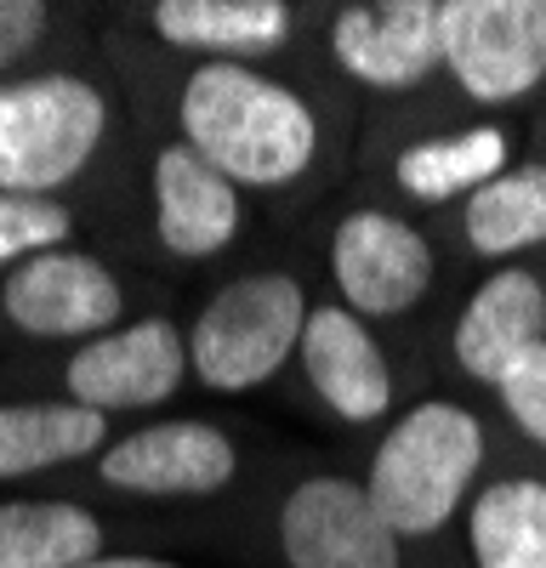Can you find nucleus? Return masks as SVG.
<instances>
[{
	"label": "nucleus",
	"instance_id": "obj_4",
	"mask_svg": "<svg viewBox=\"0 0 546 568\" xmlns=\"http://www.w3.org/2000/svg\"><path fill=\"white\" fill-rule=\"evenodd\" d=\"M302 324L307 296L291 273H245L200 307L189 329V369L211 393H251L285 369Z\"/></svg>",
	"mask_w": 546,
	"mask_h": 568
},
{
	"label": "nucleus",
	"instance_id": "obj_17",
	"mask_svg": "<svg viewBox=\"0 0 546 568\" xmlns=\"http://www.w3.org/2000/svg\"><path fill=\"white\" fill-rule=\"evenodd\" d=\"M473 568H546V484L495 478L467 506Z\"/></svg>",
	"mask_w": 546,
	"mask_h": 568
},
{
	"label": "nucleus",
	"instance_id": "obj_23",
	"mask_svg": "<svg viewBox=\"0 0 546 568\" xmlns=\"http://www.w3.org/2000/svg\"><path fill=\"white\" fill-rule=\"evenodd\" d=\"M40 34H46L40 0H0V69H12L23 52H34Z\"/></svg>",
	"mask_w": 546,
	"mask_h": 568
},
{
	"label": "nucleus",
	"instance_id": "obj_3",
	"mask_svg": "<svg viewBox=\"0 0 546 568\" xmlns=\"http://www.w3.org/2000/svg\"><path fill=\"white\" fill-rule=\"evenodd\" d=\"M103 131L109 103L80 74H34L0 85V194L52 200L91 165Z\"/></svg>",
	"mask_w": 546,
	"mask_h": 568
},
{
	"label": "nucleus",
	"instance_id": "obj_24",
	"mask_svg": "<svg viewBox=\"0 0 546 568\" xmlns=\"http://www.w3.org/2000/svg\"><path fill=\"white\" fill-rule=\"evenodd\" d=\"M80 568H176V562H165V557H91Z\"/></svg>",
	"mask_w": 546,
	"mask_h": 568
},
{
	"label": "nucleus",
	"instance_id": "obj_9",
	"mask_svg": "<svg viewBox=\"0 0 546 568\" xmlns=\"http://www.w3.org/2000/svg\"><path fill=\"white\" fill-rule=\"evenodd\" d=\"M182 375H189L182 329L171 318H136L98 342H85L63 369V387H69V404L114 415V409L165 404L182 387Z\"/></svg>",
	"mask_w": 546,
	"mask_h": 568
},
{
	"label": "nucleus",
	"instance_id": "obj_16",
	"mask_svg": "<svg viewBox=\"0 0 546 568\" xmlns=\"http://www.w3.org/2000/svg\"><path fill=\"white\" fill-rule=\"evenodd\" d=\"M507 165H513V131L507 125H467L455 136H433V142L404 149L398 165H393V182L410 200L444 205L455 194L473 200L478 187H489Z\"/></svg>",
	"mask_w": 546,
	"mask_h": 568
},
{
	"label": "nucleus",
	"instance_id": "obj_21",
	"mask_svg": "<svg viewBox=\"0 0 546 568\" xmlns=\"http://www.w3.org/2000/svg\"><path fill=\"white\" fill-rule=\"evenodd\" d=\"M69 233H74V216L58 200L0 194V267H18L40 251H63Z\"/></svg>",
	"mask_w": 546,
	"mask_h": 568
},
{
	"label": "nucleus",
	"instance_id": "obj_10",
	"mask_svg": "<svg viewBox=\"0 0 546 568\" xmlns=\"http://www.w3.org/2000/svg\"><path fill=\"white\" fill-rule=\"evenodd\" d=\"M240 449L234 438L211 420H154L136 426L131 438L103 449L98 478L125 495H149V500H200L234 484Z\"/></svg>",
	"mask_w": 546,
	"mask_h": 568
},
{
	"label": "nucleus",
	"instance_id": "obj_1",
	"mask_svg": "<svg viewBox=\"0 0 546 568\" xmlns=\"http://www.w3.org/2000/svg\"><path fill=\"white\" fill-rule=\"evenodd\" d=\"M182 142L234 187H285L318 154V120L291 85L251 63H200L182 85Z\"/></svg>",
	"mask_w": 546,
	"mask_h": 568
},
{
	"label": "nucleus",
	"instance_id": "obj_5",
	"mask_svg": "<svg viewBox=\"0 0 546 568\" xmlns=\"http://www.w3.org/2000/svg\"><path fill=\"white\" fill-rule=\"evenodd\" d=\"M444 69L473 103H518L546 80V0H444Z\"/></svg>",
	"mask_w": 546,
	"mask_h": 568
},
{
	"label": "nucleus",
	"instance_id": "obj_22",
	"mask_svg": "<svg viewBox=\"0 0 546 568\" xmlns=\"http://www.w3.org/2000/svg\"><path fill=\"white\" fill-rule=\"evenodd\" d=\"M495 393H501V409L513 415L518 433H524L529 444H540V449H546V342H540V347H529L507 375H501Z\"/></svg>",
	"mask_w": 546,
	"mask_h": 568
},
{
	"label": "nucleus",
	"instance_id": "obj_7",
	"mask_svg": "<svg viewBox=\"0 0 546 568\" xmlns=\"http://www.w3.org/2000/svg\"><path fill=\"white\" fill-rule=\"evenodd\" d=\"M331 273L347 313L393 318L427 296L433 245L393 211H347L331 233Z\"/></svg>",
	"mask_w": 546,
	"mask_h": 568
},
{
	"label": "nucleus",
	"instance_id": "obj_13",
	"mask_svg": "<svg viewBox=\"0 0 546 568\" xmlns=\"http://www.w3.org/2000/svg\"><path fill=\"white\" fill-rule=\"evenodd\" d=\"M154 233L182 262H205L240 233V187L189 142H165L154 154Z\"/></svg>",
	"mask_w": 546,
	"mask_h": 568
},
{
	"label": "nucleus",
	"instance_id": "obj_20",
	"mask_svg": "<svg viewBox=\"0 0 546 568\" xmlns=\"http://www.w3.org/2000/svg\"><path fill=\"white\" fill-rule=\"evenodd\" d=\"M462 227H467V245L495 262L546 245V160L507 165L489 187H478L462 205Z\"/></svg>",
	"mask_w": 546,
	"mask_h": 568
},
{
	"label": "nucleus",
	"instance_id": "obj_19",
	"mask_svg": "<svg viewBox=\"0 0 546 568\" xmlns=\"http://www.w3.org/2000/svg\"><path fill=\"white\" fill-rule=\"evenodd\" d=\"M103 557V524L74 500L0 506V568H80Z\"/></svg>",
	"mask_w": 546,
	"mask_h": 568
},
{
	"label": "nucleus",
	"instance_id": "obj_12",
	"mask_svg": "<svg viewBox=\"0 0 546 568\" xmlns=\"http://www.w3.org/2000/svg\"><path fill=\"white\" fill-rule=\"evenodd\" d=\"M296 358H302L307 387L318 393V404H325L336 420L371 426V420H382V415L393 409V369H387V353L376 347L371 324H364L358 313H347L342 302L307 307Z\"/></svg>",
	"mask_w": 546,
	"mask_h": 568
},
{
	"label": "nucleus",
	"instance_id": "obj_8",
	"mask_svg": "<svg viewBox=\"0 0 546 568\" xmlns=\"http://www.w3.org/2000/svg\"><path fill=\"white\" fill-rule=\"evenodd\" d=\"M0 307L40 342H69V336H109L120 329L125 313V291L120 278L85 251H40L29 262H18L0 284Z\"/></svg>",
	"mask_w": 546,
	"mask_h": 568
},
{
	"label": "nucleus",
	"instance_id": "obj_6",
	"mask_svg": "<svg viewBox=\"0 0 546 568\" xmlns=\"http://www.w3.org/2000/svg\"><path fill=\"white\" fill-rule=\"evenodd\" d=\"M280 551L291 568H398L404 540L376 517L364 484L318 471L280 506Z\"/></svg>",
	"mask_w": 546,
	"mask_h": 568
},
{
	"label": "nucleus",
	"instance_id": "obj_14",
	"mask_svg": "<svg viewBox=\"0 0 546 568\" xmlns=\"http://www.w3.org/2000/svg\"><path fill=\"white\" fill-rule=\"evenodd\" d=\"M540 342H546V278L529 267H495L455 318V364L484 387H495Z\"/></svg>",
	"mask_w": 546,
	"mask_h": 568
},
{
	"label": "nucleus",
	"instance_id": "obj_2",
	"mask_svg": "<svg viewBox=\"0 0 546 568\" xmlns=\"http://www.w3.org/2000/svg\"><path fill=\"white\" fill-rule=\"evenodd\" d=\"M478 466H484L478 415L449 398H427L387 426V438L371 455V471H364V495L398 540H422L462 511Z\"/></svg>",
	"mask_w": 546,
	"mask_h": 568
},
{
	"label": "nucleus",
	"instance_id": "obj_18",
	"mask_svg": "<svg viewBox=\"0 0 546 568\" xmlns=\"http://www.w3.org/2000/svg\"><path fill=\"white\" fill-rule=\"evenodd\" d=\"M103 433L109 415L80 404H0V478L85 460L91 449H103Z\"/></svg>",
	"mask_w": 546,
	"mask_h": 568
},
{
	"label": "nucleus",
	"instance_id": "obj_11",
	"mask_svg": "<svg viewBox=\"0 0 546 568\" xmlns=\"http://www.w3.org/2000/svg\"><path fill=\"white\" fill-rule=\"evenodd\" d=\"M336 63L371 91H410L444 69V0H364L331 23Z\"/></svg>",
	"mask_w": 546,
	"mask_h": 568
},
{
	"label": "nucleus",
	"instance_id": "obj_15",
	"mask_svg": "<svg viewBox=\"0 0 546 568\" xmlns=\"http://www.w3.org/2000/svg\"><path fill=\"white\" fill-rule=\"evenodd\" d=\"M149 23L176 52H200L216 63L267 58L291 40L285 0H160Z\"/></svg>",
	"mask_w": 546,
	"mask_h": 568
}]
</instances>
